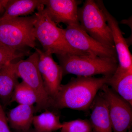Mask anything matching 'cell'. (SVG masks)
<instances>
[{
    "instance_id": "obj_1",
    "label": "cell",
    "mask_w": 132,
    "mask_h": 132,
    "mask_svg": "<svg viewBox=\"0 0 132 132\" xmlns=\"http://www.w3.org/2000/svg\"><path fill=\"white\" fill-rule=\"evenodd\" d=\"M112 76L100 78L77 76L68 83L61 85L52 107L57 109L69 108L86 111L90 108L99 90L107 84Z\"/></svg>"
},
{
    "instance_id": "obj_2",
    "label": "cell",
    "mask_w": 132,
    "mask_h": 132,
    "mask_svg": "<svg viewBox=\"0 0 132 132\" xmlns=\"http://www.w3.org/2000/svg\"><path fill=\"white\" fill-rule=\"evenodd\" d=\"M43 5L37 9L35 14L34 35L41 44L43 51L56 56L67 54L90 55L82 53L71 47L66 40L62 29L57 27L52 21Z\"/></svg>"
},
{
    "instance_id": "obj_3",
    "label": "cell",
    "mask_w": 132,
    "mask_h": 132,
    "mask_svg": "<svg viewBox=\"0 0 132 132\" xmlns=\"http://www.w3.org/2000/svg\"><path fill=\"white\" fill-rule=\"evenodd\" d=\"M63 75L91 77L97 75L112 76L118 67V59L92 55L67 54L57 56Z\"/></svg>"
},
{
    "instance_id": "obj_4",
    "label": "cell",
    "mask_w": 132,
    "mask_h": 132,
    "mask_svg": "<svg viewBox=\"0 0 132 132\" xmlns=\"http://www.w3.org/2000/svg\"><path fill=\"white\" fill-rule=\"evenodd\" d=\"M35 14L0 21V45L15 52L26 47L35 49Z\"/></svg>"
},
{
    "instance_id": "obj_5",
    "label": "cell",
    "mask_w": 132,
    "mask_h": 132,
    "mask_svg": "<svg viewBox=\"0 0 132 132\" xmlns=\"http://www.w3.org/2000/svg\"><path fill=\"white\" fill-rule=\"evenodd\" d=\"M78 20L88 35L108 47L115 49L111 29L96 1L86 0L78 7Z\"/></svg>"
},
{
    "instance_id": "obj_6",
    "label": "cell",
    "mask_w": 132,
    "mask_h": 132,
    "mask_svg": "<svg viewBox=\"0 0 132 132\" xmlns=\"http://www.w3.org/2000/svg\"><path fill=\"white\" fill-rule=\"evenodd\" d=\"M39 54L35 51L28 58L14 62L17 76L34 91L37 98L35 112L48 110L52 106V101L45 90L38 67Z\"/></svg>"
},
{
    "instance_id": "obj_7",
    "label": "cell",
    "mask_w": 132,
    "mask_h": 132,
    "mask_svg": "<svg viewBox=\"0 0 132 132\" xmlns=\"http://www.w3.org/2000/svg\"><path fill=\"white\" fill-rule=\"evenodd\" d=\"M62 31L69 45L74 49L97 57L117 59L115 49L92 38L82 29L80 25L67 26L65 28L62 29Z\"/></svg>"
},
{
    "instance_id": "obj_8",
    "label": "cell",
    "mask_w": 132,
    "mask_h": 132,
    "mask_svg": "<svg viewBox=\"0 0 132 132\" xmlns=\"http://www.w3.org/2000/svg\"><path fill=\"white\" fill-rule=\"evenodd\" d=\"M100 93L105 100L113 132H128L132 126V106L105 84Z\"/></svg>"
},
{
    "instance_id": "obj_9",
    "label": "cell",
    "mask_w": 132,
    "mask_h": 132,
    "mask_svg": "<svg viewBox=\"0 0 132 132\" xmlns=\"http://www.w3.org/2000/svg\"><path fill=\"white\" fill-rule=\"evenodd\" d=\"M101 10L111 29L116 52L117 54L118 67L113 74L119 75L132 70V56L126 40L123 36L118 21L105 7L103 1H96Z\"/></svg>"
},
{
    "instance_id": "obj_10",
    "label": "cell",
    "mask_w": 132,
    "mask_h": 132,
    "mask_svg": "<svg viewBox=\"0 0 132 132\" xmlns=\"http://www.w3.org/2000/svg\"><path fill=\"white\" fill-rule=\"evenodd\" d=\"M39 54L38 67L45 90L52 101L55 98L62 84V69L55 61L52 54L39 48H35Z\"/></svg>"
},
{
    "instance_id": "obj_11",
    "label": "cell",
    "mask_w": 132,
    "mask_h": 132,
    "mask_svg": "<svg viewBox=\"0 0 132 132\" xmlns=\"http://www.w3.org/2000/svg\"><path fill=\"white\" fill-rule=\"evenodd\" d=\"M81 3V1L77 0H45L44 9L55 24L80 25L78 11V6Z\"/></svg>"
},
{
    "instance_id": "obj_12",
    "label": "cell",
    "mask_w": 132,
    "mask_h": 132,
    "mask_svg": "<svg viewBox=\"0 0 132 132\" xmlns=\"http://www.w3.org/2000/svg\"><path fill=\"white\" fill-rule=\"evenodd\" d=\"M90 108L93 132H113L107 105L100 93L97 95Z\"/></svg>"
},
{
    "instance_id": "obj_13",
    "label": "cell",
    "mask_w": 132,
    "mask_h": 132,
    "mask_svg": "<svg viewBox=\"0 0 132 132\" xmlns=\"http://www.w3.org/2000/svg\"><path fill=\"white\" fill-rule=\"evenodd\" d=\"M35 112L34 106L19 105L9 111L7 116L8 122L10 127L17 131H28L32 124Z\"/></svg>"
},
{
    "instance_id": "obj_14",
    "label": "cell",
    "mask_w": 132,
    "mask_h": 132,
    "mask_svg": "<svg viewBox=\"0 0 132 132\" xmlns=\"http://www.w3.org/2000/svg\"><path fill=\"white\" fill-rule=\"evenodd\" d=\"M45 0H8L0 21L7 20L30 14L41 6Z\"/></svg>"
},
{
    "instance_id": "obj_15",
    "label": "cell",
    "mask_w": 132,
    "mask_h": 132,
    "mask_svg": "<svg viewBox=\"0 0 132 132\" xmlns=\"http://www.w3.org/2000/svg\"><path fill=\"white\" fill-rule=\"evenodd\" d=\"M19 78L15 72L14 62L7 63L0 68V101L5 104L10 102Z\"/></svg>"
},
{
    "instance_id": "obj_16",
    "label": "cell",
    "mask_w": 132,
    "mask_h": 132,
    "mask_svg": "<svg viewBox=\"0 0 132 132\" xmlns=\"http://www.w3.org/2000/svg\"><path fill=\"white\" fill-rule=\"evenodd\" d=\"M106 85L132 106V70L119 75H113Z\"/></svg>"
},
{
    "instance_id": "obj_17",
    "label": "cell",
    "mask_w": 132,
    "mask_h": 132,
    "mask_svg": "<svg viewBox=\"0 0 132 132\" xmlns=\"http://www.w3.org/2000/svg\"><path fill=\"white\" fill-rule=\"evenodd\" d=\"M45 111L34 116L32 124L34 129L39 132H53L61 129L62 123L59 116L49 110Z\"/></svg>"
},
{
    "instance_id": "obj_18",
    "label": "cell",
    "mask_w": 132,
    "mask_h": 132,
    "mask_svg": "<svg viewBox=\"0 0 132 132\" xmlns=\"http://www.w3.org/2000/svg\"><path fill=\"white\" fill-rule=\"evenodd\" d=\"M15 102L19 105L34 106L37 98L35 93L24 81L17 83L12 94L10 102Z\"/></svg>"
},
{
    "instance_id": "obj_19",
    "label": "cell",
    "mask_w": 132,
    "mask_h": 132,
    "mask_svg": "<svg viewBox=\"0 0 132 132\" xmlns=\"http://www.w3.org/2000/svg\"><path fill=\"white\" fill-rule=\"evenodd\" d=\"M60 132H93L89 120L77 119L62 123Z\"/></svg>"
},
{
    "instance_id": "obj_20",
    "label": "cell",
    "mask_w": 132,
    "mask_h": 132,
    "mask_svg": "<svg viewBox=\"0 0 132 132\" xmlns=\"http://www.w3.org/2000/svg\"><path fill=\"white\" fill-rule=\"evenodd\" d=\"M26 53L23 52H15L0 45V68L14 60L23 57Z\"/></svg>"
},
{
    "instance_id": "obj_21",
    "label": "cell",
    "mask_w": 132,
    "mask_h": 132,
    "mask_svg": "<svg viewBox=\"0 0 132 132\" xmlns=\"http://www.w3.org/2000/svg\"><path fill=\"white\" fill-rule=\"evenodd\" d=\"M8 0H0V13L5 10Z\"/></svg>"
},
{
    "instance_id": "obj_22",
    "label": "cell",
    "mask_w": 132,
    "mask_h": 132,
    "mask_svg": "<svg viewBox=\"0 0 132 132\" xmlns=\"http://www.w3.org/2000/svg\"><path fill=\"white\" fill-rule=\"evenodd\" d=\"M17 132H39L38 131H36L35 129H31L30 128L29 130H28V131H17Z\"/></svg>"
}]
</instances>
